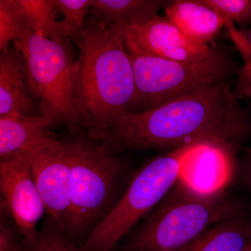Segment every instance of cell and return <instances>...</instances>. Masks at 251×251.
I'll return each instance as SVG.
<instances>
[{
    "instance_id": "cell-3",
    "label": "cell",
    "mask_w": 251,
    "mask_h": 251,
    "mask_svg": "<svg viewBox=\"0 0 251 251\" xmlns=\"http://www.w3.org/2000/svg\"><path fill=\"white\" fill-rule=\"evenodd\" d=\"M242 209L221 190L202 191L184 178L114 251H175L214 225L241 214Z\"/></svg>"
},
{
    "instance_id": "cell-4",
    "label": "cell",
    "mask_w": 251,
    "mask_h": 251,
    "mask_svg": "<svg viewBox=\"0 0 251 251\" xmlns=\"http://www.w3.org/2000/svg\"><path fill=\"white\" fill-rule=\"evenodd\" d=\"M72 165V204L65 232L82 247L125 192L126 166L106 143L77 137L64 140Z\"/></svg>"
},
{
    "instance_id": "cell-5",
    "label": "cell",
    "mask_w": 251,
    "mask_h": 251,
    "mask_svg": "<svg viewBox=\"0 0 251 251\" xmlns=\"http://www.w3.org/2000/svg\"><path fill=\"white\" fill-rule=\"evenodd\" d=\"M208 146L191 145L158 155L135 172L113 210L82 244L84 251H114L119 242L145 219L193 168Z\"/></svg>"
},
{
    "instance_id": "cell-2",
    "label": "cell",
    "mask_w": 251,
    "mask_h": 251,
    "mask_svg": "<svg viewBox=\"0 0 251 251\" xmlns=\"http://www.w3.org/2000/svg\"><path fill=\"white\" fill-rule=\"evenodd\" d=\"M75 43L80 51L74 82L79 128L99 140L131 112L133 66L118 25L92 18Z\"/></svg>"
},
{
    "instance_id": "cell-19",
    "label": "cell",
    "mask_w": 251,
    "mask_h": 251,
    "mask_svg": "<svg viewBox=\"0 0 251 251\" xmlns=\"http://www.w3.org/2000/svg\"><path fill=\"white\" fill-rule=\"evenodd\" d=\"M54 3L64 16L62 22L66 39L75 41L85 30V17L93 0H54Z\"/></svg>"
},
{
    "instance_id": "cell-9",
    "label": "cell",
    "mask_w": 251,
    "mask_h": 251,
    "mask_svg": "<svg viewBox=\"0 0 251 251\" xmlns=\"http://www.w3.org/2000/svg\"><path fill=\"white\" fill-rule=\"evenodd\" d=\"M31 174L46 216L65 231L72 204V165L64 140L46 136L36 147Z\"/></svg>"
},
{
    "instance_id": "cell-8",
    "label": "cell",
    "mask_w": 251,
    "mask_h": 251,
    "mask_svg": "<svg viewBox=\"0 0 251 251\" xmlns=\"http://www.w3.org/2000/svg\"><path fill=\"white\" fill-rule=\"evenodd\" d=\"M37 145L0 160V206L9 214L25 240L35 237L38 224L46 213L31 174V161Z\"/></svg>"
},
{
    "instance_id": "cell-21",
    "label": "cell",
    "mask_w": 251,
    "mask_h": 251,
    "mask_svg": "<svg viewBox=\"0 0 251 251\" xmlns=\"http://www.w3.org/2000/svg\"><path fill=\"white\" fill-rule=\"evenodd\" d=\"M225 21L243 31L251 27V0H205Z\"/></svg>"
},
{
    "instance_id": "cell-24",
    "label": "cell",
    "mask_w": 251,
    "mask_h": 251,
    "mask_svg": "<svg viewBox=\"0 0 251 251\" xmlns=\"http://www.w3.org/2000/svg\"><path fill=\"white\" fill-rule=\"evenodd\" d=\"M241 31H242L243 35H244V38H245L246 40L247 41L248 44H249L251 49V27L248 28L245 30Z\"/></svg>"
},
{
    "instance_id": "cell-18",
    "label": "cell",
    "mask_w": 251,
    "mask_h": 251,
    "mask_svg": "<svg viewBox=\"0 0 251 251\" xmlns=\"http://www.w3.org/2000/svg\"><path fill=\"white\" fill-rule=\"evenodd\" d=\"M32 30L27 16L18 0L0 1V50L7 49L11 43L18 40Z\"/></svg>"
},
{
    "instance_id": "cell-6",
    "label": "cell",
    "mask_w": 251,
    "mask_h": 251,
    "mask_svg": "<svg viewBox=\"0 0 251 251\" xmlns=\"http://www.w3.org/2000/svg\"><path fill=\"white\" fill-rule=\"evenodd\" d=\"M135 94L130 114L140 113L203 90L237 75L241 67L225 51L211 47L197 62H181L128 52Z\"/></svg>"
},
{
    "instance_id": "cell-11",
    "label": "cell",
    "mask_w": 251,
    "mask_h": 251,
    "mask_svg": "<svg viewBox=\"0 0 251 251\" xmlns=\"http://www.w3.org/2000/svg\"><path fill=\"white\" fill-rule=\"evenodd\" d=\"M35 103L28 82L25 59L13 42L0 54V117L31 115Z\"/></svg>"
},
{
    "instance_id": "cell-1",
    "label": "cell",
    "mask_w": 251,
    "mask_h": 251,
    "mask_svg": "<svg viewBox=\"0 0 251 251\" xmlns=\"http://www.w3.org/2000/svg\"><path fill=\"white\" fill-rule=\"evenodd\" d=\"M224 81L140 113L129 114L98 140L113 151H172L204 145L234 154L251 139V105Z\"/></svg>"
},
{
    "instance_id": "cell-10",
    "label": "cell",
    "mask_w": 251,
    "mask_h": 251,
    "mask_svg": "<svg viewBox=\"0 0 251 251\" xmlns=\"http://www.w3.org/2000/svg\"><path fill=\"white\" fill-rule=\"evenodd\" d=\"M122 27L127 51L133 53L197 62L211 52V46L189 40L165 16L158 15L144 25Z\"/></svg>"
},
{
    "instance_id": "cell-17",
    "label": "cell",
    "mask_w": 251,
    "mask_h": 251,
    "mask_svg": "<svg viewBox=\"0 0 251 251\" xmlns=\"http://www.w3.org/2000/svg\"><path fill=\"white\" fill-rule=\"evenodd\" d=\"M19 251H84L72 240L62 227L46 216L42 227L33 239H22Z\"/></svg>"
},
{
    "instance_id": "cell-7",
    "label": "cell",
    "mask_w": 251,
    "mask_h": 251,
    "mask_svg": "<svg viewBox=\"0 0 251 251\" xmlns=\"http://www.w3.org/2000/svg\"><path fill=\"white\" fill-rule=\"evenodd\" d=\"M14 43L25 59L29 88L41 115L52 125L78 128L74 100L76 59L67 41L57 42L30 30Z\"/></svg>"
},
{
    "instance_id": "cell-14",
    "label": "cell",
    "mask_w": 251,
    "mask_h": 251,
    "mask_svg": "<svg viewBox=\"0 0 251 251\" xmlns=\"http://www.w3.org/2000/svg\"><path fill=\"white\" fill-rule=\"evenodd\" d=\"M171 1L166 0H93L94 19L123 27L141 26L158 16Z\"/></svg>"
},
{
    "instance_id": "cell-23",
    "label": "cell",
    "mask_w": 251,
    "mask_h": 251,
    "mask_svg": "<svg viewBox=\"0 0 251 251\" xmlns=\"http://www.w3.org/2000/svg\"><path fill=\"white\" fill-rule=\"evenodd\" d=\"M243 182L251 191V148L245 150L242 163Z\"/></svg>"
},
{
    "instance_id": "cell-25",
    "label": "cell",
    "mask_w": 251,
    "mask_h": 251,
    "mask_svg": "<svg viewBox=\"0 0 251 251\" xmlns=\"http://www.w3.org/2000/svg\"><path fill=\"white\" fill-rule=\"evenodd\" d=\"M242 251H251V236L246 245L243 248Z\"/></svg>"
},
{
    "instance_id": "cell-20",
    "label": "cell",
    "mask_w": 251,
    "mask_h": 251,
    "mask_svg": "<svg viewBox=\"0 0 251 251\" xmlns=\"http://www.w3.org/2000/svg\"><path fill=\"white\" fill-rule=\"evenodd\" d=\"M229 37L239 51L243 62L237 74L234 91L239 99H247L251 105V49L240 31H232Z\"/></svg>"
},
{
    "instance_id": "cell-13",
    "label": "cell",
    "mask_w": 251,
    "mask_h": 251,
    "mask_svg": "<svg viewBox=\"0 0 251 251\" xmlns=\"http://www.w3.org/2000/svg\"><path fill=\"white\" fill-rule=\"evenodd\" d=\"M52 122L43 115H14L0 117V160L34 148L47 136Z\"/></svg>"
},
{
    "instance_id": "cell-15",
    "label": "cell",
    "mask_w": 251,
    "mask_h": 251,
    "mask_svg": "<svg viewBox=\"0 0 251 251\" xmlns=\"http://www.w3.org/2000/svg\"><path fill=\"white\" fill-rule=\"evenodd\" d=\"M251 236V219L242 214L214 225L175 251H242Z\"/></svg>"
},
{
    "instance_id": "cell-16",
    "label": "cell",
    "mask_w": 251,
    "mask_h": 251,
    "mask_svg": "<svg viewBox=\"0 0 251 251\" xmlns=\"http://www.w3.org/2000/svg\"><path fill=\"white\" fill-rule=\"evenodd\" d=\"M18 2L35 34L57 42H67L62 22L56 16L54 0H18Z\"/></svg>"
},
{
    "instance_id": "cell-12",
    "label": "cell",
    "mask_w": 251,
    "mask_h": 251,
    "mask_svg": "<svg viewBox=\"0 0 251 251\" xmlns=\"http://www.w3.org/2000/svg\"><path fill=\"white\" fill-rule=\"evenodd\" d=\"M165 17L182 34L199 45L209 46L226 21L205 0H174L164 9Z\"/></svg>"
},
{
    "instance_id": "cell-22",
    "label": "cell",
    "mask_w": 251,
    "mask_h": 251,
    "mask_svg": "<svg viewBox=\"0 0 251 251\" xmlns=\"http://www.w3.org/2000/svg\"><path fill=\"white\" fill-rule=\"evenodd\" d=\"M10 216L6 211L1 209L0 221V251H19L22 239L18 238L17 229L9 222Z\"/></svg>"
}]
</instances>
